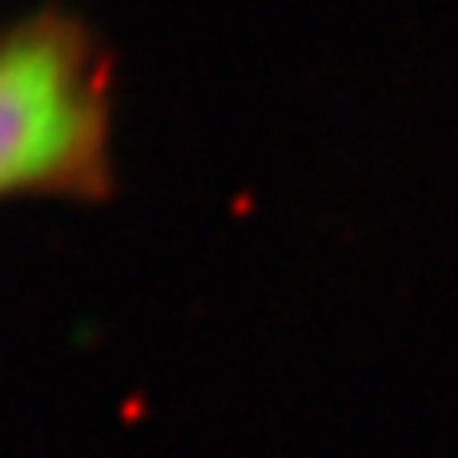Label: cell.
I'll use <instances>...</instances> for the list:
<instances>
[{"label":"cell","mask_w":458,"mask_h":458,"mask_svg":"<svg viewBox=\"0 0 458 458\" xmlns=\"http://www.w3.org/2000/svg\"><path fill=\"white\" fill-rule=\"evenodd\" d=\"M113 61L72 13L0 29V198H97L113 182Z\"/></svg>","instance_id":"obj_1"}]
</instances>
